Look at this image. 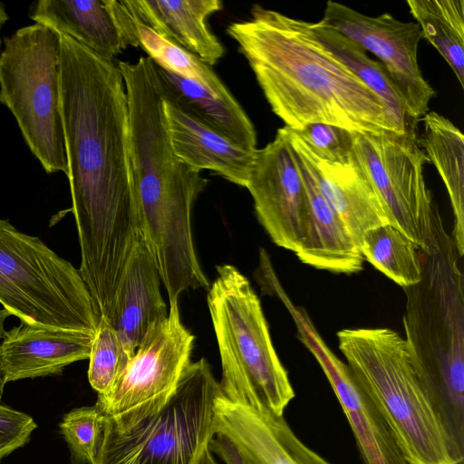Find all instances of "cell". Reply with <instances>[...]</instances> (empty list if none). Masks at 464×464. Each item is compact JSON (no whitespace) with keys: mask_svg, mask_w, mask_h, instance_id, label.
<instances>
[{"mask_svg":"<svg viewBox=\"0 0 464 464\" xmlns=\"http://www.w3.org/2000/svg\"><path fill=\"white\" fill-rule=\"evenodd\" d=\"M60 34V98L80 274L100 315L111 314L143 238L130 154L126 88L118 65Z\"/></svg>","mask_w":464,"mask_h":464,"instance_id":"6da1fadb","label":"cell"},{"mask_svg":"<svg viewBox=\"0 0 464 464\" xmlns=\"http://www.w3.org/2000/svg\"><path fill=\"white\" fill-rule=\"evenodd\" d=\"M251 14L227 31L285 127L324 123L360 133H401L381 99L318 40L310 22L258 5Z\"/></svg>","mask_w":464,"mask_h":464,"instance_id":"7a4b0ae2","label":"cell"},{"mask_svg":"<svg viewBox=\"0 0 464 464\" xmlns=\"http://www.w3.org/2000/svg\"><path fill=\"white\" fill-rule=\"evenodd\" d=\"M452 236L438 217L421 278L404 288L405 340L446 427L464 448V277Z\"/></svg>","mask_w":464,"mask_h":464,"instance_id":"3957f363","label":"cell"},{"mask_svg":"<svg viewBox=\"0 0 464 464\" xmlns=\"http://www.w3.org/2000/svg\"><path fill=\"white\" fill-rule=\"evenodd\" d=\"M338 347L386 420L408 464H462L464 448L433 403L404 337L389 328L343 329Z\"/></svg>","mask_w":464,"mask_h":464,"instance_id":"277c9868","label":"cell"},{"mask_svg":"<svg viewBox=\"0 0 464 464\" xmlns=\"http://www.w3.org/2000/svg\"><path fill=\"white\" fill-rule=\"evenodd\" d=\"M208 305L220 362V393L232 402L284 416L295 397L248 279L231 265L217 267Z\"/></svg>","mask_w":464,"mask_h":464,"instance_id":"5b68a950","label":"cell"},{"mask_svg":"<svg viewBox=\"0 0 464 464\" xmlns=\"http://www.w3.org/2000/svg\"><path fill=\"white\" fill-rule=\"evenodd\" d=\"M0 304L28 324L93 334L99 316L71 262L0 218Z\"/></svg>","mask_w":464,"mask_h":464,"instance_id":"8992f818","label":"cell"},{"mask_svg":"<svg viewBox=\"0 0 464 464\" xmlns=\"http://www.w3.org/2000/svg\"><path fill=\"white\" fill-rule=\"evenodd\" d=\"M0 102L16 120L31 152L48 173L68 174L60 98V34L34 23L5 39Z\"/></svg>","mask_w":464,"mask_h":464,"instance_id":"52a82bcc","label":"cell"},{"mask_svg":"<svg viewBox=\"0 0 464 464\" xmlns=\"http://www.w3.org/2000/svg\"><path fill=\"white\" fill-rule=\"evenodd\" d=\"M218 382L205 359L190 362L161 411L127 431L105 423L94 464H197L215 434Z\"/></svg>","mask_w":464,"mask_h":464,"instance_id":"ba28073f","label":"cell"},{"mask_svg":"<svg viewBox=\"0 0 464 464\" xmlns=\"http://www.w3.org/2000/svg\"><path fill=\"white\" fill-rule=\"evenodd\" d=\"M353 157L375 188L389 223L426 250L440 216L424 179L430 162L415 129L404 133L352 131Z\"/></svg>","mask_w":464,"mask_h":464,"instance_id":"9c48e42d","label":"cell"},{"mask_svg":"<svg viewBox=\"0 0 464 464\" xmlns=\"http://www.w3.org/2000/svg\"><path fill=\"white\" fill-rule=\"evenodd\" d=\"M194 340L179 304H171L167 320L147 334L110 390L98 394L95 405L106 423L127 431L161 411L191 362Z\"/></svg>","mask_w":464,"mask_h":464,"instance_id":"30bf717a","label":"cell"},{"mask_svg":"<svg viewBox=\"0 0 464 464\" xmlns=\"http://www.w3.org/2000/svg\"><path fill=\"white\" fill-rule=\"evenodd\" d=\"M318 23L358 43L381 61L411 121L416 124L429 111L435 91L424 79L418 63L422 34L416 22H401L388 13L368 16L328 1Z\"/></svg>","mask_w":464,"mask_h":464,"instance_id":"8fae6325","label":"cell"},{"mask_svg":"<svg viewBox=\"0 0 464 464\" xmlns=\"http://www.w3.org/2000/svg\"><path fill=\"white\" fill-rule=\"evenodd\" d=\"M246 188L253 198L258 221L272 241L295 253L306 223L307 195L285 127L257 150Z\"/></svg>","mask_w":464,"mask_h":464,"instance_id":"7c38bea8","label":"cell"},{"mask_svg":"<svg viewBox=\"0 0 464 464\" xmlns=\"http://www.w3.org/2000/svg\"><path fill=\"white\" fill-rule=\"evenodd\" d=\"M298 338L312 353L342 406L363 464H408L383 416L354 380L349 367L324 343L304 309L285 304Z\"/></svg>","mask_w":464,"mask_h":464,"instance_id":"4fadbf2b","label":"cell"},{"mask_svg":"<svg viewBox=\"0 0 464 464\" xmlns=\"http://www.w3.org/2000/svg\"><path fill=\"white\" fill-rule=\"evenodd\" d=\"M30 17L111 62L127 47L140 46L125 0H41Z\"/></svg>","mask_w":464,"mask_h":464,"instance_id":"5bb4252c","label":"cell"},{"mask_svg":"<svg viewBox=\"0 0 464 464\" xmlns=\"http://www.w3.org/2000/svg\"><path fill=\"white\" fill-rule=\"evenodd\" d=\"M215 431L225 435L246 464H332L305 445L284 416L228 401L215 402Z\"/></svg>","mask_w":464,"mask_h":464,"instance_id":"9a60e30c","label":"cell"},{"mask_svg":"<svg viewBox=\"0 0 464 464\" xmlns=\"http://www.w3.org/2000/svg\"><path fill=\"white\" fill-rule=\"evenodd\" d=\"M285 129L294 151L360 247L362 237L367 230L389 223L372 184L353 157L346 163L325 160L315 154L294 130Z\"/></svg>","mask_w":464,"mask_h":464,"instance_id":"2e32d148","label":"cell"},{"mask_svg":"<svg viewBox=\"0 0 464 464\" xmlns=\"http://www.w3.org/2000/svg\"><path fill=\"white\" fill-rule=\"evenodd\" d=\"M93 334L25 323L5 331L0 343L3 383L60 374L69 364L89 358Z\"/></svg>","mask_w":464,"mask_h":464,"instance_id":"e0dca14e","label":"cell"},{"mask_svg":"<svg viewBox=\"0 0 464 464\" xmlns=\"http://www.w3.org/2000/svg\"><path fill=\"white\" fill-rule=\"evenodd\" d=\"M161 92L168 132L177 157L198 172L208 169L246 188L257 150L237 145Z\"/></svg>","mask_w":464,"mask_h":464,"instance_id":"ac0fdd59","label":"cell"},{"mask_svg":"<svg viewBox=\"0 0 464 464\" xmlns=\"http://www.w3.org/2000/svg\"><path fill=\"white\" fill-rule=\"evenodd\" d=\"M160 284L159 271L142 238L125 266L109 321L130 358L147 334L168 318Z\"/></svg>","mask_w":464,"mask_h":464,"instance_id":"d6986e66","label":"cell"},{"mask_svg":"<svg viewBox=\"0 0 464 464\" xmlns=\"http://www.w3.org/2000/svg\"><path fill=\"white\" fill-rule=\"evenodd\" d=\"M298 160L307 195V218L301 244L295 254L302 263L317 269L339 274L362 271L364 258L359 246L322 196L299 157Z\"/></svg>","mask_w":464,"mask_h":464,"instance_id":"ffe728a7","label":"cell"},{"mask_svg":"<svg viewBox=\"0 0 464 464\" xmlns=\"http://www.w3.org/2000/svg\"><path fill=\"white\" fill-rule=\"evenodd\" d=\"M135 18L212 66L225 53L208 25L219 0H125Z\"/></svg>","mask_w":464,"mask_h":464,"instance_id":"44dd1931","label":"cell"},{"mask_svg":"<svg viewBox=\"0 0 464 464\" xmlns=\"http://www.w3.org/2000/svg\"><path fill=\"white\" fill-rule=\"evenodd\" d=\"M155 65L160 88L166 95L237 145L257 150L255 127L233 95L217 97L200 84Z\"/></svg>","mask_w":464,"mask_h":464,"instance_id":"7402d4cb","label":"cell"},{"mask_svg":"<svg viewBox=\"0 0 464 464\" xmlns=\"http://www.w3.org/2000/svg\"><path fill=\"white\" fill-rule=\"evenodd\" d=\"M420 142L436 167L449 194L454 216L452 237L460 256L464 254V136L449 119L435 112L423 117Z\"/></svg>","mask_w":464,"mask_h":464,"instance_id":"603a6c76","label":"cell"},{"mask_svg":"<svg viewBox=\"0 0 464 464\" xmlns=\"http://www.w3.org/2000/svg\"><path fill=\"white\" fill-rule=\"evenodd\" d=\"M310 24L318 40L381 99L401 133L415 127L416 124L408 118L403 102L380 62L370 58L362 46L337 31L318 22Z\"/></svg>","mask_w":464,"mask_h":464,"instance_id":"cb8c5ba5","label":"cell"},{"mask_svg":"<svg viewBox=\"0 0 464 464\" xmlns=\"http://www.w3.org/2000/svg\"><path fill=\"white\" fill-rule=\"evenodd\" d=\"M425 38L464 88V0H407Z\"/></svg>","mask_w":464,"mask_h":464,"instance_id":"d4e9b609","label":"cell"},{"mask_svg":"<svg viewBox=\"0 0 464 464\" xmlns=\"http://www.w3.org/2000/svg\"><path fill=\"white\" fill-rule=\"evenodd\" d=\"M360 249L364 260L400 286L407 288L420 281V248L392 224L367 230Z\"/></svg>","mask_w":464,"mask_h":464,"instance_id":"484cf974","label":"cell"},{"mask_svg":"<svg viewBox=\"0 0 464 464\" xmlns=\"http://www.w3.org/2000/svg\"><path fill=\"white\" fill-rule=\"evenodd\" d=\"M136 28L140 46L158 66L200 84L217 97L232 96L211 66L198 56L160 35L137 19Z\"/></svg>","mask_w":464,"mask_h":464,"instance_id":"4316f807","label":"cell"},{"mask_svg":"<svg viewBox=\"0 0 464 464\" xmlns=\"http://www.w3.org/2000/svg\"><path fill=\"white\" fill-rule=\"evenodd\" d=\"M105 423V416L96 405L73 409L63 416L60 430L69 447L72 464L95 463Z\"/></svg>","mask_w":464,"mask_h":464,"instance_id":"83f0119b","label":"cell"},{"mask_svg":"<svg viewBox=\"0 0 464 464\" xmlns=\"http://www.w3.org/2000/svg\"><path fill=\"white\" fill-rule=\"evenodd\" d=\"M88 380L98 394L105 393L130 359L117 333L100 318L89 355Z\"/></svg>","mask_w":464,"mask_h":464,"instance_id":"f1b7e54d","label":"cell"},{"mask_svg":"<svg viewBox=\"0 0 464 464\" xmlns=\"http://www.w3.org/2000/svg\"><path fill=\"white\" fill-rule=\"evenodd\" d=\"M295 131L325 160L346 163L353 159L352 131L324 123H311Z\"/></svg>","mask_w":464,"mask_h":464,"instance_id":"f546056e","label":"cell"},{"mask_svg":"<svg viewBox=\"0 0 464 464\" xmlns=\"http://www.w3.org/2000/svg\"><path fill=\"white\" fill-rule=\"evenodd\" d=\"M36 426L31 416L0 404V461L26 444Z\"/></svg>","mask_w":464,"mask_h":464,"instance_id":"4dcf8cb0","label":"cell"},{"mask_svg":"<svg viewBox=\"0 0 464 464\" xmlns=\"http://www.w3.org/2000/svg\"><path fill=\"white\" fill-rule=\"evenodd\" d=\"M11 315V314L5 309H0V343L5 332L4 324L5 320ZM5 384L3 383L0 377V400L3 396Z\"/></svg>","mask_w":464,"mask_h":464,"instance_id":"1f68e13d","label":"cell"},{"mask_svg":"<svg viewBox=\"0 0 464 464\" xmlns=\"http://www.w3.org/2000/svg\"><path fill=\"white\" fill-rule=\"evenodd\" d=\"M197 464H218V462L215 459L212 452L208 448L202 452Z\"/></svg>","mask_w":464,"mask_h":464,"instance_id":"d6a6232c","label":"cell"},{"mask_svg":"<svg viewBox=\"0 0 464 464\" xmlns=\"http://www.w3.org/2000/svg\"><path fill=\"white\" fill-rule=\"evenodd\" d=\"M8 20V15L5 11V6L3 4L0 3V54L2 53L1 46H2V39H1V30L3 25L5 24V22Z\"/></svg>","mask_w":464,"mask_h":464,"instance_id":"836d02e7","label":"cell"}]
</instances>
